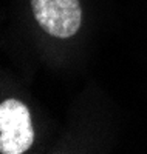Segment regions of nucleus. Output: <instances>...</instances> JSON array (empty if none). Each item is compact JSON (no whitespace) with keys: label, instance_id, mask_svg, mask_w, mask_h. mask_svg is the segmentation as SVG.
<instances>
[{"label":"nucleus","instance_id":"1","mask_svg":"<svg viewBox=\"0 0 147 154\" xmlns=\"http://www.w3.org/2000/svg\"><path fill=\"white\" fill-rule=\"evenodd\" d=\"M34 130L30 111L22 102L9 99L0 106V151L22 154L33 145Z\"/></svg>","mask_w":147,"mask_h":154},{"label":"nucleus","instance_id":"2","mask_svg":"<svg viewBox=\"0 0 147 154\" xmlns=\"http://www.w3.org/2000/svg\"><path fill=\"white\" fill-rule=\"evenodd\" d=\"M31 6L41 28L53 37L68 38L81 28L79 0H31Z\"/></svg>","mask_w":147,"mask_h":154}]
</instances>
